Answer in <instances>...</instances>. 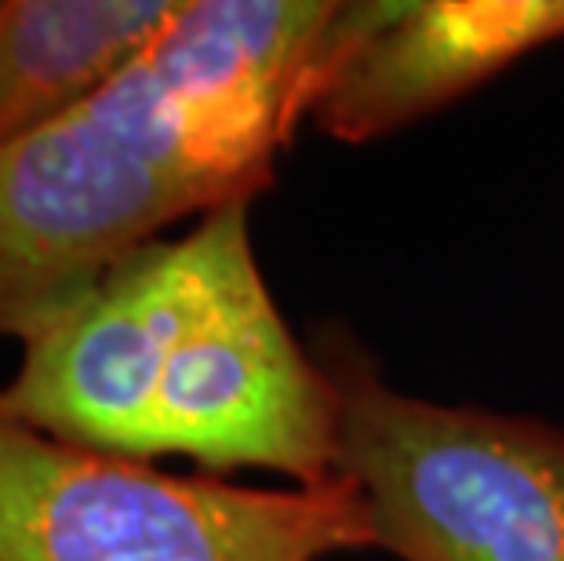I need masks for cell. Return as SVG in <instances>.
<instances>
[{
	"label": "cell",
	"mask_w": 564,
	"mask_h": 561,
	"mask_svg": "<svg viewBox=\"0 0 564 561\" xmlns=\"http://www.w3.org/2000/svg\"><path fill=\"white\" fill-rule=\"evenodd\" d=\"M314 362L335 398V474L365 496L376 547L401 561H564V431L390 387L350 332Z\"/></svg>",
	"instance_id": "3"
},
{
	"label": "cell",
	"mask_w": 564,
	"mask_h": 561,
	"mask_svg": "<svg viewBox=\"0 0 564 561\" xmlns=\"http://www.w3.org/2000/svg\"><path fill=\"white\" fill-rule=\"evenodd\" d=\"M248 212L230 201L117 262L22 343L0 416L106 456L328 482L335 398L262 281Z\"/></svg>",
	"instance_id": "2"
},
{
	"label": "cell",
	"mask_w": 564,
	"mask_h": 561,
	"mask_svg": "<svg viewBox=\"0 0 564 561\" xmlns=\"http://www.w3.org/2000/svg\"><path fill=\"white\" fill-rule=\"evenodd\" d=\"M376 547L343 474L295 488L167 474L0 416V561H321Z\"/></svg>",
	"instance_id": "4"
},
{
	"label": "cell",
	"mask_w": 564,
	"mask_h": 561,
	"mask_svg": "<svg viewBox=\"0 0 564 561\" xmlns=\"http://www.w3.org/2000/svg\"><path fill=\"white\" fill-rule=\"evenodd\" d=\"M328 0H183L117 77L0 150V339L26 343L175 219L256 201L314 110Z\"/></svg>",
	"instance_id": "1"
},
{
	"label": "cell",
	"mask_w": 564,
	"mask_h": 561,
	"mask_svg": "<svg viewBox=\"0 0 564 561\" xmlns=\"http://www.w3.org/2000/svg\"><path fill=\"white\" fill-rule=\"evenodd\" d=\"M564 37V0H361L335 8L310 121L371 142Z\"/></svg>",
	"instance_id": "5"
},
{
	"label": "cell",
	"mask_w": 564,
	"mask_h": 561,
	"mask_svg": "<svg viewBox=\"0 0 564 561\" xmlns=\"http://www.w3.org/2000/svg\"><path fill=\"white\" fill-rule=\"evenodd\" d=\"M178 8L183 0H0V150L99 91Z\"/></svg>",
	"instance_id": "6"
}]
</instances>
